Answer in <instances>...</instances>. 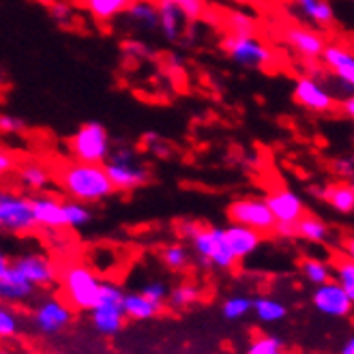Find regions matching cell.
Here are the masks:
<instances>
[{"label": "cell", "instance_id": "cell-45", "mask_svg": "<svg viewBox=\"0 0 354 354\" xmlns=\"http://www.w3.org/2000/svg\"><path fill=\"white\" fill-rule=\"evenodd\" d=\"M50 354H60V352H50Z\"/></svg>", "mask_w": 354, "mask_h": 354}, {"label": "cell", "instance_id": "cell-39", "mask_svg": "<svg viewBox=\"0 0 354 354\" xmlns=\"http://www.w3.org/2000/svg\"><path fill=\"white\" fill-rule=\"evenodd\" d=\"M0 129H3V133H22V131H26V124L22 118L5 114L3 118H0Z\"/></svg>", "mask_w": 354, "mask_h": 354}, {"label": "cell", "instance_id": "cell-35", "mask_svg": "<svg viewBox=\"0 0 354 354\" xmlns=\"http://www.w3.org/2000/svg\"><path fill=\"white\" fill-rule=\"evenodd\" d=\"M65 211H67L69 227H82L93 219V213L86 208V204L77 200H65Z\"/></svg>", "mask_w": 354, "mask_h": 354}, {"label": "cell", "instance_id": "cell-29", "mask_svg": "<svg viewBox=\"0 0 354 354\" xmlns=\"http://www.w3.org/2000/svg\"><path fill=\"white\" fill-rule=\"evenodd\" d=\"M202 301V288L198 283H178L170 290L168 305L172 309H187Z\"/></svg>", "mask_w": 354, "mask_h": 354}, {"label": "cell", "instance_id": "cell-38", "mask_svg": "<svg viewBox=\"0 0 354 354\" xmlns=\"http://www.w3.org/2000/svg\"><path fill=\"white\" fill-rule=\"evenodd\" d=\"M200 227H202V223L196 221V219H183V221H176V234L180 239L192 241L200 232Z\"/></svg>", "mask_w": 354, "mask_h": 354}, {"label": "cell", "instance_id": "cell-1", "mask_svg": "<svg viewBox=\"0 0 354 354\" xmlns=\"http://www.w3.org/2000/svg\"><path fill=\"white\" fill-rule=\"evenodd\" d=\"M50 172L54 183L77 202H99L116 192L106 165L101 163L58 159L50 165Z\"/></svg>", "mask_w": 354, "mask_h": 354}, {"label": "cell", "instance_id": "cell-9", "mask_svg": "<svg viewBox=\"0 0 354 354\" xmlns=\"http://www.w3.org/2000/svg\"><path fill=\"white\" fill-rule=\"evenodd\" d=\"M106 170L116 187V192H133L151 183V172L133 161L131 151H116L106 163Z\"/></svg>", "mask_w": 354, "mask_h": 354}, {"label": "cell", "instance_id": "cell-44", "mask_svg": "<svg viewBox=\"0 0 354 354\" xmlns=\"http://www.w3.org/2000/svg\"><path fill=\"white\" fill-rule=\"evenodd\" d=\"M0 354H15V352H11V350H7V348H5V350H0Z\"/></svg>", "mask_w": 354, "mask_h": 354}, {"label": "cell", "instance_id": "cell-25", "mask_svg": "<svg viewBox=\"0 0 354 354\" xmlns=\"http://www.w3.org/2000/svg\"><path fill=\"white\" fill-rule=\"evenodd\" d=\"M254 316L262 324H277L288 316V307L273 297H256L254 301Z\"/></svg>", "mask_w": 354, "mask_h": 354}, {"label": "cell", "instance_id": "cell-27", "mask_svg": "<svg viewBox=\"0 0 354 354\" xmlns=\"http://www.w3.org/2000/svg\"><path fill=\"white\" fill-rule=\"evenodd\" d=\"M330 266H333V277H335L342 288L348 292V297L354 303V262L344 254V252H333L330 256Z\"/></svg>", "mask_w": 354, "mask_h": 354}, {"label": "cell", "instance_id": "cell-21", "mask_svg": "<svg viewBox=\"0 0 354 354\" xmlns=\"http://www.w3.org/2000/svg\"><path fill=\"white\" fill-rule=\"evenodd\" d=\"M122 309L127 320H136V322H144V320H153L163 311V303H155L151 301L147 295L142 292H124L122 299Z\"/></svg>", "mask_w": 354, "mask_h": 354}, {"label": "cell", "instance_id": "cell-17", "mask_svg": "<svg viewBox=\"0 0 354 354\" xmlns=\"http://www.w3.org/2000/svg\"><path fill=\"white\" fill-rule=\"evenodd\" d=\"M91 324L99 333V335L114 337L122 330L127 316H124L122 303H108V301H99L91 311Z\"/></svg>", "mask_w": 354, "mask_h": 354}, {"label": "cell", "instance_id": "cell-33", "mask_svg": "<svg viewBox=\"0 0 354 354\" xmlns=\"http://www.w3.org/2000/svg\"><path fill=\"white\" fill-rule=\"evenodd\" d=\"M283 342L277 335H258L249 342L245 354H283Z\"/></svg>", "mask_w": 354, "mask_h": 354}, {"label": "cell", "instance_id": "cell-13", "mask_svg": "<svg viewBox=\"0 0 354 354\" xmlns=\"http://www.w3.org/2000/svg\"><path fill=\"white\" fill-rule=\"evenodd\" d=\"M295 101L299 106L318 112V114H346L344 103L335 101L330 95H326L311 77H299L295 88Z\"/></svg>", "mask_w": 354, "mask_h": 354}, {"label": "cell", "instance_id": "cell-15", "mask_svg": "<svg viewBox=\"0 0 354 354\" xmlns=\"http://www.w3.org/2000/svg\"><path fill=\"white\" fill-rule=\"evenodd\" d=\"M268 187H270V189H268L266 202L270 206V211L275 213L277 221L297 223L307 213V208L301 202V198L297 194H292L290 189H286L283 185H268Z\"/></svg>", "mask_w": 354, "mask_h": 354}, {"label": "cell", "instance_id": "cell-16", "mask_svg": "<svg viewBox=\"0 0 354 354\" xmlns=\"http://www.w3.org/2000/svg\"><path fill=\"white\" fill-rule=\"evenodd\" d=\"M32 200V211L37 217V223L41 230H65L69 227L67 211H65V202H60L54 196H35Z\"/></svg>", "mask_w": 354, "mask_h": 354}, {"label": "cell", "instance_id": "cell-8", "mask_svg": "<svg viewBox=\"0 0 354 354\" xmlns=\"http://www.w3.org/2000/svg\"><path fill=\"white\" fill-rule=\"evenodd\" d=\"M30 320L39 335L52 337L62 333L73 322V307L60 297H46L32 309Z\"/></svg>", "mask_w": 354, "mask_h": 354}, {"label": "cell", "instance_id": "cell-43", "mask_svg": "<svg viewBox=\"0 0 354 354\" xmlns=\"http://www.w3.org/2000/svg\"><path fill=\"white\" fill-rule=\"evenodd\" d=\"M73 3H75V5H84V7H86V0H73Z\"/></svg>", "mask_w": 354, "mask_h": 354}, {"label": "cell", "instance_id": "cell-24", "mask_svg": "<svg viewBox=\"0 0 354 354\" xmlns=\"http://www.w3.org/2000/svg\"><path fill=\"white\" fill-rule=\"evenodd\" d=\"M328 225L314 213H305L299 221H297V239H305L309 243H326L328 241Z\"/></svg>", "mask_w": 354, "mask_h": 354}, {"label": "cell", "instance_id": "cell-28", "mask_svg": "<svg viewBox=\"0 0 354 354\" xmlns=\"http://www.w3.org/2000/svg\"><path fill=\"white\" fill-rule=\"evenodd\" d=\"M254 297H247V295H234V297H227L221 303V316L230 322L243 320L249 314H254Z\"/></svg>", "mask_w": 354, "mask_h": 354}, {"label": "cell", "instance_id": "cell-4", "mask_svg": "<svg viewBox=\"0 0 354 354\" xmlns=\"http://www.w3.org/2000/svg\"><path fill=\"white\" fill-rule=\"evenodd\" d=\"M192 247L204 266H213L217 270H232L239 264L230 247H227L223 227L202 223L200 232L192 239Z\"/></svg>", "mask_w": 354, "mask_h": 354}, {"label": "cell", "instance_id": "cell-40", "mask_svg": "<svg viewBox=\"0 0 354 354\" xmlns=\"http://www.w3.org/2000/svg\"><path fill=\"white\" fill-rule=\"evenodd\" d=\"M122 48L127 50L129 54H133V56H142V58H149L151 56L149 48L142 46V44H136V41H127V44H122Z\"/></svg>", "mask_w": 354, "mask_h": 354}, {"label": "cell", "instance_id": "cell-7", "mask_svg": "<svg viewBox=\"0 0 354 354\" xmlns=\"http://www.w3.org/2000/svg\"><path fill=\"white\" fill-rule=\"evenodd\" d=\"M110 138L99 122H84L77 133L69 140V151L75 161L103 163L108 157Z\"/></svg>", "mask_w": 354, "mask_h": 354}, {"label": "cell", "instance_id": "cell-26", "mask_svg": "<svg viewBox=\"0 0 354 354\" xmlns=\"http://www.w3.org/2000/svg\"><path fill=\"white\" fill-rule=\"evenodd\" d=\"M299 270L301 275L314 286H322L326 281L333 279V266L330 262H324L320 258H311V256H305L299 260Z\"/></svg>", "mask_w": 354, "mask_h": 354}, {"label": "cell", "instance_id": "cell-10", "mask_svg": "<svg viewBox=\"0 0 354 354\" xmlns=\"http://www.w3.org/2000/svg\"><path fill=\"white\" fill-rule=\"evenodd\" d=\"M281 37L286 44L297 50L303 60H320L324 56V50L328 46V35L322 30H311L303 24L288 22L281 26Z\"/></svg>", "mask_w": 354, "mask_h": 354}, {"label": "cell", "instance_id": "cell-12", "mask_svg": "<svg viewBox=\"0 0 354 354\" xmlns=\"http://www.w3.org/2000/svg\"><path fill=\"white\" fill-rule=\"evenodd\" d=\"M311 305L320 311L322 316L328 318H348L354 309L352 299L342 288L337 279H330L322 286H316V290L311 292Z\"/></svg>", "mask_w": 354, "mask_h": 354}, {"label": "cell", "instance_id": "cell-23", "mask_svg": "<svg viewBox=\"0 0 354 354\" xmlns=\"http://www.w3.org/2000/svg\"><path fill=\"white\" fill-rule=\"evenodd\" d=\"M297 5L307 17L314 19L320 30H324L326 35L333 32V28H335V15H333V9L326 0H297Z\"/></svg>", "mask_w": 354, "mask_h": 354}, {"label": "cell", "instance_id": "cell-30", "mask_svg": "<svg viewBox=\"0 0 354 354\" xmlns=\"http://www.w3.org/2000/svg\"><path fill=\"white\" fill-rule=\"evenodd\" d=\"M157 9H159V22H161L163 32L168 35V39H178L180 24H183L180 15H185V13L176 5L168 3V0H159Z\"/></svg>", "mask_w": 354, "mask_h": 354}, {"label": "cell", "instance_id": "cell-22", "mask_svg": "<svg viewBox=\"0 0 354 354\" xmlns=\"http://www.w3.org/2000/svg\"><path fill=\"white\" fill-rule=\"evenodd\" d=\"M15 176H17L15 180L17 187H24V189H30V192L46 189V185L54 180L48 165H39V163H17ZM17 187L13 192H17Z\"/></svg>", "mask_w": 354, "mask_h": 354}, {"label": "cell", "instance_id": "cell-20", "mask_svg": "<svg viewBox=\"0 0 354 354\" xmlns=\"http://www.w3.org/2000/svg\"><path fill=\"white\" fill-rule=\"evenodd\" d=\"M318 198H322L328 206L335 208L337 213L350 215L354 213V180L342 178L337 183H330L324 189L318 192Z\"/></svg>", "mask_w": 354, "mask_h": 354}, {"label": "cell", "instance_id": "cell-19", "mask_svg": "<svg viewBox=\"0 0 354 354\" xmlns=\"http://www.w3.org/2000/svg\"><path fill=\"white\" fill-rule=\"evenodd\" d=\"M326 69H330L342 82L354 88V52H348L339 44H328L322 56Z\"/></svg>", "mask_w": 354, "mask_h": 354}, {"label": "cell", "instance_id": "cell-14", "mask_svg": "<svg viewBox=\"0 0 354 354\" xmlns=\"http://www.w3.org/2000/svg\"><path fill=\"white\" fill-rule=\"evenodd\" d=\"M15 268L22 273L26 279H30L37 288H50L58 279V268L56 264L44 256V254H24L13 258Z\"/></svg>", "mask_w": 354, "mask_h": 354}, {"label": "cell", "instance_id": "cell-42", "mask_svg": "<svg viewBox=\"0 0 354 354\" xmlns=\"http://www.w3.org/2000/svg\"><path fill=\"white\" fill-rule=\"evenodd\" d=\"M339 354H354V335H350V337H348V342L342 346Z\"/></svg>", "mask_w": 354, "mask_h": 354}, {"label": "cell", "instance_id": "cell-2", "mask_svg": "<svg viewBox=\"0 0 354 354\" xmlns=\"http://www.w3.org/2000/svg\"><path fill=\"white\" fill-rule=\"evenodd\" d=\"M103 279L95 273V268L82 262L67 264L60 275V290L65 301L77 311H91L101 295Z\"/></svg>", "mask_w": 354, "mask_h": 354}, {"label": "cell", "instance_id": "cell-37", "mask_svg": "<svg viewBox=\"0 0 354 354\" xmlns=\"http://www.w3.org/2000/svg\"><path fill=\"white\" fill-rule=\"evenodd\" d=\"M142 292L147 295L151 301H155V303H165V301H168V297H170L168 286H165L163 281H159V279H153L149 283H144Z\"/></svg>", "mask_w": 354, "mask_h": 354}, {"label": "cell", "instance_id": "cell-36", "mask_svg": "<svg viewBox=\"0 0 354 354\" xmlns=\"http://www.w3.org/2000/svg\"><path fill=\"white\" fill-rule=\"evenodd\" d=\"M168 3L176 5L189 19H208V11H211L204 0H168Z\"/></svg>", "mask_w": 354, "mask_h": 354}, {"label": "cell", "instance_id": "cell-11", "mask_svg": "<svg viewBox=\"0 0 354 354\" xmlns=\"http://www.w3.org/2000/svg\"><path fill=\"white\" fill-rule=\"evenodd\" d=\"M37 286L15 268L7 254L0 258V299L5 305H24L35 297Z\"/></svg>", "mask_w": 354, "mask_h": 354}, {"label": "cell", "instance_id": "cell-5", "mask_svg": "<svg viewBox=\"0 0 354 354\" xmlns=\"http://www.w3.org/2000/svg\"><path fill=\"white\" fill-rule=\"evenodd\" d=\"M0 227L13 236H28L35 230H41L32 211V200L19 192L5 189L0 198Z\"/></svg>", "mask_w": 354, "mask_h": 354}, {"label": "cell", "instance_id": "cell-32", "mask_svg": "<svg viewBox=\"0 0 354 354\" xmlns=\"http://www.w3.org/2000/svg\"><path fill=\"white\" fill-rule=\"evenodd\" d=\"M161 260L170 270H185L192 262V256H189V249L183 243H170L161 249Z\"/></svg>", "mask_w": 354, "mask_h": 354}, {"label": "cell", "instance_id": "cell-3", "mask_svg": "<svg viewBox=\"0 0 354 354\" xmlns=\"http://www.w3.org/2000/svg\"><path fill=\"white\" fill-rule=\"evenodd\" d=\"M221 50L243 65L262 69L266 73H277L279 67H283L281 54L262 46L254 35H225L221 41Z\"/></svg>", "mask_w": 354, "mask_h": 354}, {"label": "cell", "instance_id": "cell-18", "mask_svg": "<svg viewBox=\"0 0 354 354\" xmlns=\"http://www.w3.org/2000/svg\"><path fill=\"white\" fill-rule=\"evenodd\" d=\"M223 232H225L227 247H230V252L234 254V258L239 262H243L247 256H252L260 247V243L264 241L262 232L254 230V227H247V225H239V223L223 227Z\"/></svg>", "mask_w": 354, "mask_h": 354}, {"label": "cell", "instance_id": "cell-6", "mask_svg": "<svg viewBox=\"0 0 354 354\" xmlns=\"http://www.w3.org/2000/svg\"><path fill=\"white\" fill-rule=\"evenodd\" d=\"M225 215L232 223L254 227V230L266 234H275L277 230V217L270 211V206L266 200L258 198H239L234 202L227 204Z\"/></svg>", "mask_w": 354, "mask_h": 354}, {"label": "cell", "instance_id": "cell-31", "mask_svg": "<svg viewBox=\"0 0 354 354\" xmlns=\"http://www.w3.org/2000/svg\"><path fill=\"white\" fill-rule=\"evenodd\" d=\"M136 0H86V7L97 19H110L118 13H127Z\"/></svg>", "mask_w": 354, "mask_h": 354}, {"label": "cell", "instance_id": "cell-41", "mask_svg": "<svg viewBox=\"0 0 354 354\" xmlns=\"http://www.w3.org/2000/svg\"><path fill=\"white\" fill-rule=\"evenodd\" d=\"M342 252L354 262V234H346L342 239Z\"/></svg>", "mask_w": 354, "mask_h": 354}, {"label": "cell", "instance_id": "cell-34", "mask_svg": "<svg viewBox=\"0 0 354 354\" xmlns=\"http://www.w3.org/2000/svg\"><path fill=\"white\" fill-rule=\"evenodd\" d=\"M19 328H22V322H19V316L15 314L13 305H5L0 309V337L5 342L7 339H15L19 335Z\"/></svg>", "mask_w": 354, "mask_h": 354}]
</instances>
